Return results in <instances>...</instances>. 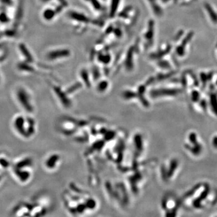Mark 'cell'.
Masks as SVG:
<instances>
[{"label":"cell","mask_w":217,"mask_h":217,"mask_svg":"<svg viewBox=\"0 0 217 217\" xmlns=\"http://www.w3.org/2000/svg\"><path fill=\"white\" fill-rule=\"evenodd\" d=\"M32 205L27 203H23L19 204L17 207L14 208L13 214L14 216H30V211H31Z\"/></svg>","instance_id":"obj_7"},{"label":"cell","mask_w":217,"mask_h":217,"mask_svg":"<svg viewBox=\"0 0 217 217\" xmlns=\"http://www.w3.org/2000/svg\"><path fill=\"white\" fill-rule=\"evenodd\" d=\"M31 168H13V173L16 179L21 183H26L29 182L32 177Z\"/></svg>","instance_id":"obj_5"},{"label":"cell","mask_w":217,"mask_h":217,"mask_svg":"<svg viewBox=\"0 0 217 217\" xmlns=\"http://www.w3.org/2000/svg\"><path fill=\"white\" fill-rule=\"evenodd\" d=\"M16 98L21 107L28 115H31L34 112V106L31 97L26 90L18 89L16 93Z\"/></svg>","instance_id":"obj_4"},{"label":"cell","mask_w":217,"mask_h":217,"mask_svg":"<svg viewBox=\"0 0 217 217\" xmlns=\"http://www.w3.org/2000/svg\"><path fill=\"white\" fill-rule=\"evenodd\" d=\"M181 200L182 204L194 210H204L217 203V189L208 183H198L187 191Z\"/></svg>","instance_id":"obj_1"},{"label":"cell","mask_w":217,"mask_h":217,"mask_svg":"<svg viewBox=\"0 0 217 217\" xmlns=\"http://www.w3.org/2000/svg\"><path fill=\"white\" fill-rule=\"evenodd\" d=\"M185 148L194 158L200 157L204 152V147L198 133L194 130L188 133L184 144Z\"/></svg>","instance_id":"obj_3"},{"label":"cell","mask_w":217,"mask_h":217,"mask_svg":"<svg viewBox=\"0 0 217 217\" xmlns=\"http://www.w3.org/2000/svg\"><path fill=\"white\" fill-rule=\"evenodd\" d=\"M60 158L59 156L57 154H53L50 155L49 157L46 159L44 165L45 167L47 169V170H54V168H55L57 166V162L59 161Z\"/></svg>","instance_id":"obj_8"},{"label":"cell","mask_w":217,"mask_h":217,"mask_svg":"<svg viewBox=\"0 0 217 217\" xmlns=\"http://www.w3.org/2000/svg\"><path fill=\"white\" fill-rule=\"evenodd\" d=\"M179 161L176 159H173L170 162V168H169V171L167 172L166 176H168L169 177H172V176L174 174L175 172L176 171L177 169L179 167Z\"/></svg>","instance_id":"obj_10"},{"label":"cell","mask_w":217,"mask_h":217,"mask_svg":"<svg viewBox=\"0 0 217 217\" xmlns=\"http://www.w3.org/2000/svg\"><path fill=\"white\" fill-rule=\"evenodd\" d=\"M33 165V160L30 157H26L18 160L13 165V168H31Z\"/></svg>","instance_id":"obj_9"},{"label":"cell","mask_w":217,"mask_h":217,"mask_svg":"<svg viewBox=\"0 0 217 217\" xmlns=\"http://www.w3.org/2000/svg\"><path fill=\"white\" fill-rule=\"evenodd\" d=\"M207 98L208 111H210L213 115L217 118V92L211 91Z\"/></svg>","instance_id":"obj_6"},{"label":"cell","mask_w":217,"mask_h":217,"mask_svg":"<svg viewBox=\"0 0 217 217\" xmlns=\"http://www.w3.org/2000/svg\"><path fill=\"white\" fill-rule=\"evenodd\" d=\"M211 144H212V147L217 150V133L215 134L212 138V140H211Z\"/></svg>","instance_id":"obj_12"},{"label":"cell","mask_w":217,"mask_h":217,"mask_svg":"<svg viewBox=\"0 0 217 217\" xmlns=\"http://www.w3.org/2000/svg\"><path fill=\"white\" fill-rule=\"evenodd\" d=\"M12 125L16 133L26 140L32 137L36 132V123L30 115L22 114L16 115L13 119Z\"/></svg>","instance_id":"obj_2"},{"label":"cell","mask_w":217,"mask_h":217,"mask_svg":"<svg viewBox=\"0 0 217 217\" xmlns=\"http://www.w3.org/2000/svg\"><path fill=\"white\" fill-rule=\"evenodd\" d=\"M206 9L207 12H208V13L209 14V17L211 19V20L213 22L216 23L217 22V13L214 10V9L210 7V5L207 4H206Z\"/></svg>","instance_id":"obj_11"}]
</instances>
